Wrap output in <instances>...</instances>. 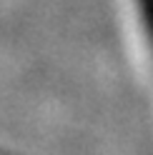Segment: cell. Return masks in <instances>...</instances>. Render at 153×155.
<instances>
[{
    "label": "cell",
    "instance_id": "cell-1",
    "mask_svg": "<svg viewBox=\"0 0 153 155\" xmlns=\"http://www.w3.org/2000/svg\"><path fill=\"white\" fill-rule=\"evenodd\" d=\"M141 3V10H143V18H146V25L151 30V38H153V0H138Z\"/></svg>",
    "mask_w": 153,
    "mask_h": 155
}]
</instances>
